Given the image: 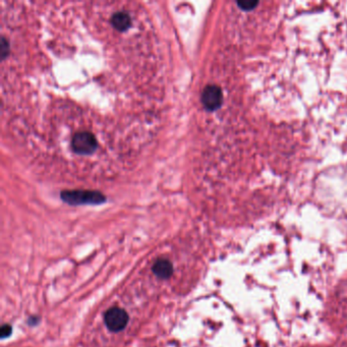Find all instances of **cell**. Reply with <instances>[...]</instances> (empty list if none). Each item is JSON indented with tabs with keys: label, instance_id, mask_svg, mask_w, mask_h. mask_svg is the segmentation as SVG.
Returning <instances> with one entry per match:
<instances>
[{
	"label": "cell",
	"instance_id": "cell-1",
	"mask_svg": "<svg viewBox=\"0 0 347 347\" xmlns=\"http://www.w3.org/2000/svg\"><path fill=\"white\" fill-rule=\"evenodd\" d=\"M129 314L120 308H111L105 313L104 322L106 327L111 332H120L129 324Z\"/></svg>",
	"mask_w": 347,
	"mask_h": 347
},
{
	"label": "cell",
	"instance_id": "cell-4",
	"mask_svg": "<svg viewBox=\"0 0 347 347\" xmlns=\"http://www.w3.org/2000/svg\"><path fill=\"white\" fill-rule=\"evenodd\" d=\"M152 271L155 276H157L160 279H169L172 276L173 273V266L171 262L167 259H159L157 260L153 267Z\"/></svg>",
	"mask_w": 347,
	"mask_h": 347
},
{
	"label": "cell",
	"instance_id": "cell-2",
	"mask_svg": "<svg viewBox=\"0 0 347 347\" xmlns=\"http://www.w3.org/2000/svg\"><path fill=\"white\" fill-rule=\"evenodd\" d=\"M65 201L70 204H98L104 201L102 195L97 193H66L64 196Z\"/></svg>",
	"mask_w": 347,
	"mask_h": 347
},
{
	"label": "cell",
	"instance_id": "cell-3",
	"mask_svg": "<svg viewBox=\"0 0 347 347\" xmlns=\"http://www.w3.org/2000/svg\"><path fill=\"white\" fill-rule=\"evenodd\" d=\"M202 101L208 110L213 111V110L218 109L221 106L222 101H223V95H222L221 89L215 85L209 86L203 93Z\"/></svg>",
	"mask_w": 347,
	"mask_h": 347
},
{
	"label": "cell",
	"instance_id": "cell-6",
	"mask_svg": "<svg viewBox=\"0 0 347 347\" xmlns=\"http://www.w3.org/2000/svg\"><path fill=\"white\" fill-rule=\"evenodd\" d=\"M237 4L243 10H251V9L255 8L259 3L257 1H249V2L244 1V2H238Z\"/></svg>",
	"mask_w": 347,
	"mask_h": 347
},
{
	"label": "cell",
	"instance_id": "cell-5",
	"mask_svg": "<svg viewBox=\"0 0 347 347\" xmlns=\"http://www.w3.org/2000/svg\"><path fill=\"white\" fill-rule=\"evenodd\" d=\"M11 333H12V327L8 324H4L0 329V337L2 339L9 337L11 335Z\"/></svg>",
	"mask_w": 347,
	"mask_h": 347
}]
</instances>
